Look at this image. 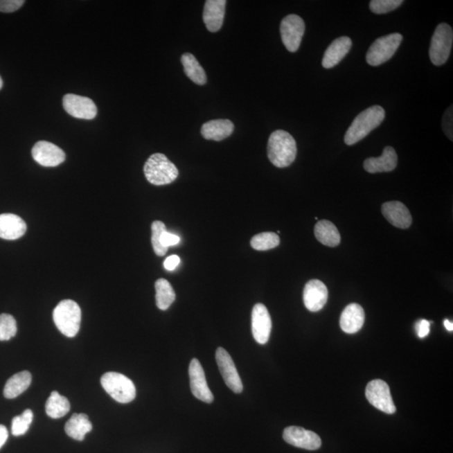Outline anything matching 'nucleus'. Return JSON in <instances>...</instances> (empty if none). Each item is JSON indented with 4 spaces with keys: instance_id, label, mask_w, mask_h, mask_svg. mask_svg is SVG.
Returning a JSON list of instances; mask_svg holds the SVG:
<instances>
[{
    "instance_id": "nucleus-1",
    "label": "nucleus",
    "mask_w": 453,
    "mask_h": 453,
    "mask_svg": "<svg viewBox=\"0 0 453 453\" xmlns=\"http://www.w3.org/2000/svg\"><path fill=\"white\" fill-rule=\"evenodd\" d=\"M268 157L278 168H288L296 160L297 148L295 139L285 130H276L268 141Z\"/></svg>"
},
{
    "instance_id": "nucleus-2",
    "label": "nucleus",
    "mask_w": 453,
    "mask_h": 453,
    "mask_svg": "<svg viewBox=\"0 0 453 453\" xmlns=\"http://www.w3.org/2000/svg\"><path fill=\"white\" fill-rule=\"evenodd\" d=\"M385 111L382 107L375 105L361 112L355 118L345 134L346 145H353L359 142L379 127L384 121Z\"/></svg>"
},
{
    "instance_id": "nucleus-3",
    "label": "nucleus",
    "mask_w": 453,
    "mask_h": 453,
    "mask_svg": "<svg viewBox=\"0 0 453 453\" xmlns=\"http://www.w3.org/2000/svg\"><path fill=\"white\" fill-rule=\"evenodd\" d=\"M144 173L150 184L163 186L176 181L179 170L164 154L156 153L150 157L145 162Z\"/></svg>"
},
{
    "instance_id": "nucleus-4",
    "label": "nucleus",
    "mask_w": 453,
    "mask_h": 453,
    "mask_svg": "<svg viewBox=\"0 0 453 453\" xmlns=\"http://www.w3.org/2000/svg\"><path fill=\"white\" fill-rule=\"evenodd\" d=\"M81 308L77 302L64 300L60 302L53 312V320L59 331L69 337H74L80 329Z\"/></svg>"
},
{
    "instance_id": "nucleus-5",
    "label": "nucleus",
    "mask_w": 453,
    "mask_h": 453,
    "mask_svg": "<svg viewBox=\"0 0 453 453\" xmlns=\"http://www.w3.org/2000/svg\"><path fill=\"white\" fill-rule=\"evenodd\" d=\"M101 384L105 391L118 403H130L136 396V389L132 380L121 373H105L101 378Z\"/></svg>"
},
{
    "instance_id": "nucleus-6",
    "label": "nucleus",
    "mask_w": 453,
    "mask_h": 453,
    "mask_svg": "<svg viewBox=\"0 0 453 453\" xmlns=\"http://www.w3.org/2000/svg\"><path fill=\"white\" fill-rule=\"evenodd\" d=\"M402 39V35L400 33H393L377 39L368 51V64L378 66L388 62L398 50Z\"/></svg>"
},
{
    "instance_id": "nucleus-7",
    "label": "nucleus",
    "mask_w": 453,
    "mask_h": 453,
    "mask_svg": "<svg viewBox=\"0 0 453 453\" xmlns=\"http://www.w3.org/2000/svg\"><path fill=\"white\" fill-rule=\"evenodd\" d=\"M453 42L452 28L446 23L440 24L432 35L429 55L433 64L442 66L450 55Z\"/></svg>"
},
{
    "instance_id": "nucleus-8",
    "label": "nucleus",
    "mask_w": 453,
    "mask_h": 453,
    "mask_svg": "<svg viewBox=\"0 0 453 453\" xmlns=\"http://www.w3.org/2000/svg\"><path fill=\"white\" fill-rule=\"evenodd\" d=\"M365 396L373 407L378 410L387 413V414H394L396 407L393 401L391 394V389L387 382L381 380H372L369 382L365 391Z\"/></svg>"
},
{
    "instance_id": "nucleus-9",
    "label": "nucleus",
    "mask_w": 453,
    "mask_h": 453,
    "mask_svg": "<svg viewBox=\"0 0 453 453\" xmlns=\"http://www.w3.org/2000/svg\"><path fill=\"white\" fill-rule=\"evenodd\" d=\"M305 29L303 19L296 15H290L282 19L281 24V39L285 48L290 53H296L299 49Z\"/></svg>"
},
{
    "instance_id": "nucleus-10",
    "label": "nucleus",
    "mask_w": 453,
    "mask_h": 453,
    "mask_svg": "<svg viewBox=\"0 0 453 453\" xmlns=\"http://www.w3.org/2000/svg\"><path fill=\"white\" fill-rule=\"evenodd\" d=\"M216 361L224 382L236 394L243 392V383L237 371L236 364L229 353L224 348H218L216 351Z\"/></svg>"
},
{
    "instance_id": "nucleus-11",
    "label": "nucleus",
    "mask_w": 453,
    "mask_h": 453,
    "mask_svg": "<svg viewBox=\"0 0 453 453\" xmlns=\"http://www.w3.org/2000/svg\"><path fill=\"white\" fill-rule=\"evenodd\" d=\"M62 103L66 112L74 118L90 121L98 114L96 105L89 98L70 94L63 97Z\"/></svg>"
},
{
    "instance_id": "nucleus-12",
    "label": "nucleus",
    "mask_w": 453,
    "mask_h": 453,
    "mask_svg": "<svg viewBox=\"0 0 453 453\" xmlns=\"http://www.w3.org/2000/svg\"><path fill=\"white\" fill-rule=\"evenodd\" d=\"M190 387L193 395L205 403H212L214 396L206 383L205 373L199 360L193 359L189 365Z\"/></svg>"
},
{
    "instance_id": "nucleus-13",
    "label": "nucleus",
    "mask_w": 453,
    "mask_h": 453,
    "mask_svg": "<svg viewBox=\"0 0 453 453\" xmlns=\"http://www.w3.org/2000/svg\"><path fill=\"white\" fill-rule=\"evenodd\" d=\"M34 160L45 168H55L66 160V154L60 147L47 141H39L31 151Z\"/></svg>"
},
{
    "instance_id": "nucleus-14",
    "label": "nucleus",
    "mask_w": 453,
    "mask_h": 453,
    "mask_svg": "<svg viewBox=\"0 0 453 453\" xmlns=\"http://www.w3.org/2000/svg\"><path fill=\"white\" fill-rule=\"evenodd\" d=\"M286 443L305 450H317L321 446L320 436L312 431L299 427H286L283 432Z\"/></svg>"
},
{
    "instance_id": "nucleus-15",
    "label": "nucleus",
    "mask_w": 453,
    "mask_h": 453,
    "mask_svg": "<svg viewBox=\"0 0 453 453\" xmlns=\"http://www.w3.org/2000/svg\"><path fill=\"white\" fill-rule=\"evenodd\" d=\"M272 321L268 309L265 305L258 303L252 311V332L258 344L268 343L272 332Z\"/></svg>"
},
{
    "instance_id": "nucleus-16",
    "label": "nucleus",
    "mask_w": 453,
    "mask_h": 453,
    "mask_svg": "<svg viewBox=\"0 0 453 453\" xmlns=\"http://www.w3.org/2000/svg\"><path fill=\"white\" fill-rule=\"evenodd\" d=\"M328 291L327 286L319 280H312L305 285L303 301L310 312H317L327 303Z\"/></svg>"
},
{
    "instance_id": "nucleus-17",
    "label": "nucleus",
    "mask_w": 453,
    "mask_h": 453,
    "mask_svg": "<svg viewBox=\"0 0 453 453\" xmlns=\"http://www.w3.org/2000/svg\"><path fill=\"white\" fill-rule=\"evenodd\" d=\"M382 213L389 224L399 229H408L412 224V217L402 202H388L382 205Z\"/></svg>"
},
{
    "instance_id": "nucleus-18",
    "label": "nucleus",
    "mask_w": 453,
    "mask_h": 453,
    "mask_svg": "<svg viewBox=\"0 0 453 453\" xmlns=\"http://www.w3.org/2000/svg\"><path fill=\"white\" fill-rule=\"evenodd\" d=\"M398 157L396 151L391 146L385 147L382 156L371 157L364 162V170L367 172L375 174L392 172L396 168Z\"/></svg>"
},
{
    "instance_id": "nucleus-19",
    "label": "nucleus",
    "mask_w": 453,
    "mask_h": 453,
    "mask_svg": "<svg viewBox=\"0 0 453 453\" xmlns=\"http://www.w3.org/2000/svg\"><path fill=\"white\" fill-rule=\"evenodd\" d=\"M226 1L225 0H208L204 10V21L210 33L220 30L224 21Z\"/></svg>"
},
{
    "instance_id": "nucleus-20",
    "label": "nucleus",
    "mask_w": 453,
    "mask_h": 453,
    "mask_svg": "<svg viewBox=\"0 0 453 453\" xmlns=\"http://www.w3.org/2000/svg\"><path fill=\"white\" fill-rule=\"evenodd\" d=\"M27 229L26 222L21 217L12 213L0 215V238L15 240L21 238Z\"/></svg>"
},
{
    "instance_id": "nucleus-21",
    "label": "nucleus",
    "mask_w": 453,
    "mask_h": 453,
    "mask_svg": "<svg viewBox=\"0 0 453 453\" xmlns=\"http://www.w3.org/2000/svg\"><path fill=\"white\" fill-rule=\"evenodd\" d=\"M365 315L363 308L356 303L349 304L341 312V329L348 335H353L363 328Z\"/></svg>"
},
{
    "instance_id": "nucleus-22",
    "label": "nucleus",
    "mask_w": 453,
    "mask_h": 453,
    "mask_svg": "<svg viewBox=\"0 0 453 453\" xmlns=\"http://www.w3.org/2000/svg\"><path fill=\"white\" fill-rule=\"evenodd\" d=\"M352 47V39L348 37H341L335 39L326 50L323 66L324 69H332L343 60Z\"/></svg>"
},
{
    "instance_id": "nucleus-23",
    "label": "nucleus",
    "mask_w": 453,
    "mask_h": 453,
    "mask_svg": "<svg viewBox=\"0 0 453 453\" xmlns=\"http://www.w3.org/2000/svg\"><path fill=\"white\" fill-rule=\"evenodd\" d=\"M233 130L234 125L229 119H214L202 125L201 134L206 140L221 141L229 137Z\"/></svg>"
},
{
    "instance_id": "nucleus-24",
    "label": "nucleus",
    "mask_w": 453,
    "mask_h": 453,
    "mask_svg": "<svg viewBox=\"0 0 453 453\" xmlns=\"http://www.w3.org/2000/svg\"><path fill=\"white\" fill-rule=\"evenodd\" d=\"M92 423L86 414H73L65 426L67 436L77 441L85 440V436L92 431Z\"/></svg>"
},
{
    "instance_id": "nucleus-25",
    "label": "nucleus",
    "mask_w": 453,
    "mask_h": 453,
    "mask_svg": "<svg viewBox=\"0 0 453 453\" xmlns=\"http://www.w3.org/2000/svg\"><path fill=\"white\" fill-rule=\"evenodd\" d=\"M314 233L317 240L328 247H336L341 242V236L339 229L328 220H321L317 222L314 229Z\"/></svg>"
},
{
    "instance_id": "nucleus-26",
    "label": "nucleus",
    "mask_w": 453,
    "mask_h": 453,
    "mask_svg": "<svg viewBox=\"0 0 453 453\" xmlns=\"http://www.w3.org/2000/svg\"><path fill=\"white\" fill-rule=\"evenodd\" d=\"M31 380H33V377L30 372L22 371L15 373L10 379L8 380L5 389H3V396L7 399L17 398L30 387Z\"/></svg>"
},
{
    "instance_id": "nucleus-27",
    "label": "nucleus",
    "mask_w": 453,
    "mask_h": 453,
    "mask_svg": "<svg viewBox=\"0 0 453 453\" xmlns=\"http://www.w3.org/2000/svg\"><path fill=\"white\" fill-rule=\"evenodd\" d=\"M181 63L186 76L197 85H204L206 75L204 69L193 54L185 53L181 55Z\"/></svg>"
},
{
    "instance_id": "nucleus-28",
    "label": "nucleus",
    "mask_w": 453,
    "mask_h": 453,
    "mask_svg": "<svg viewBox=\"0 0 453 453\" xmlns=\"http://www.w3.org/2000/svg\"><path fill=\"white\" fill-rule=\"evenodd\" d=\"M70 408L69 400L60 395L57 391L51 393L46 403V414L53 419L62 418L69 412Z\"/></svg>"
},
{
    "instance_id": "nucleus-29",
    "label": "nucleus",
    "mask_w": 453,
    "mask_h": 453,
    "mask_svg": "<svg viewBox=\"0 0 453 453\" xmlns=\"http://www.w3.org/2000/svg\"><path fill=\"white\" fill-rule=\"evenodd\" d=\"M156 287V301L157 308L162 311L168 310L176 300V293H175L172 285L168 281L165 279H159L154 284Z\"/></svg>"
},
{
    "instance_id": "nucleus-30",
    "label": "nucleus",
    "mask_w": 453,
    "mask_h": 453,
    "mask_svg": "<svg viewBox=\"0 0 453 453\" xmlns=\"http://www.w3.org/2000/svg\"><path fill=\"white\" fill-rule=\"evenodd\" d=\"M280 237L276 233L265 232L254 236L250 241V245L254 249L265 251L276 248L280 245Z\"/></svg>"
},
{
    "instance_id": "nucleus-31",
    "label": "nucleus",
    "mask_w": 453,
    "mask_h": 453,
    "mask_svg": "<svg viewBox=\"0 0 453 453\" xmlns=\"http://www.w3.org/2000/svg\"><path fill=\"white\" fill-rule=\"evenodd\" d=\"M33 420V412L27 409L21 416H15L12 420V434L15 436L25 435Z\"/></svg>"
},
{
    "instance_id": "nucleus-32",
    "label": "nucleus",
    "mask_w": 453,
    "mask_h": 453,
    "mask_svg": "<svg viewBox=\"0 0 453 453\" xmlns=\"http://www.w3.org/2000/svg\"><path fill=\"white\" fill-rule=\"evenodd\" d=\"M17 324L14 317L9 314L0 315V341H9L17 335Z\"/></svg>"
},
{
    "instance_id": "nucleus-33",
    "label": "nucleus",
    "mask_w": 453,
    "mask_h": 453,
    "mask_svg": "<svg viewBox=\"0 0 453 453\" xmlns=\"http://www.w3.org/2000/svg\"><path fill=\"white\" fill-rule=\"evenodd\" d=\"M166 230L164 222L161 221H154L151 225V231H152L151 242H152L154 251L158 256H164L168 251V248L163 247L161 245V236Z\"/></svg>"
},
{
    "instance_id": "nucleus-34",
    "label": "nucleus",
    "mask_w": 453,
    "mask_h": 453,
    "mask_svg": "<svg viewBox=\"0 0 453 453\" xmlns=\"http://www.w3.org/2000/svg\"><path fill=\"white\" fill-rule=\"evenodd\" d=\"M402 3V0H372L369 3V8L373 13L382 15L395 10Z\"/></svg>"
},
{
    "instance_id": "nucleus-35",
    "label": "nucleus",
    "mask_w": 453,
    "mask_h": 453,
    "mask_svg": "<svg viewBox=\"0 0 453 453\" xmlns=\"http://www.w3.org/2000/svg\"><path fill=\"white\" fill-rule=\"evenodd\" d=\"M25 1L23 0H0V12L12 13L21 8Z\"/></svg>"
},
{
    "instance_id": "nucleus-36",
    "label": "nucleus",
    "mask_w": 453,
    "mask_h": 453,
    "mask_svg": "<svg viewBox=\"0 0 453 453\" xmlns=\"http://www.w3.org/2000/svg\"><path fill=\"white\" fill-rule=\"evenodd\" d=\"M452 106L445 112L443 118V130L447 136L452 141Z\"/></svg>"
},
{
    "instance_id": "nucleus-37",
    "label": "nucleus",
    "mask_w": 453,
    "mask_h": 453,
    "mask_svg": "<svg viewBox=\"0 0 453 453\" xmlns=\"http://www.w3.org/2000/svg\"><path fill=\"white\" fill-rule=\"evenodd\" d=\"M179 243H180V238L168 232V230H166V231L161 233V245L163 247L168 249L170 246L177 245Z\"/></svg>"
},
{
    "instance_id": "nucleus-38",
    "label": "nucleus",
    "mask_w": 453,
    "mask_h": 453,
    "mask_svg": "<svg viewBox=\"0 0 453 453\" xmlns=\"http://www.w3.org/2000/svg\"><path fill=\"white\" fill-rule=\"evenodd\" d=\"M416 330L419 337L423 339V337H426L429 335V332H430V323L427 320H421L417 323Z\"/></svg>"
},
{
    "instance_id": "nucleus-39",
    "label": "nucleus",
    "mask_w": 453,
    "mask_h": 453,
    "mask_svg": "<svg viewBox=\"0 0 453 453\" xmlns=\"http://www.w3.org/2000/svg\"><path fill=\"white\" fill-rule=\"evenodd\" d=\"M180 263V257L177 256H170L166 258V260L164 262L165 269L169 270V272H172V270L176 269Z\"/></svg>"
},
{
    "instance_id": "nucleus-40",
    "label": "nucleus",
    "mask_w": 453,
    "mask_h": 453,
    "mask_svg": "<svg viewBox=\"0 0 453 453\" xmlns=\"http://www.w3.org/2000/svg\"><path fill=\"white\" fill-rule=\"evenodd\" d=\"M8 437H9V432H8L7 428L3 425H0V448L6 444Z\"/></svg>"
},
{
    "instance_id": "nucleus-41",
    "label": "nucleus",
    "mask_w": 453,
    "mask_h": 453,
    "mask_svg": "<svg viewBox=\"0 0 453 453\" xmlns=\"http://www.w3.org/2000/svg\"><path fill=\"white\" fill-rule=\"evenodd\" d=\"M444 326H445V328H446L447 330H448V331H450V332L453 331V324H452V321H450L449 320H445L444 321Z\"/></svg>"
},
{
    "instance_id": "nucleus-42",
    "label": "nucleus",
    "mask_w": 453,
    "mask_h": 453,
    "mask_svg": "<svg viewBox=\"0 0 453 453\" xmlns=\"http://www.w3.org/2000/svg\"><path fill=\"white\" fill-rule=\"evenodd\" d=\"M2 87H3V80L1 77H0V89H2Z\"/></svg>"
}]
</instances>
